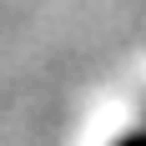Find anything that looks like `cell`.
<instances>
[{"label": "cell", "instance_id": "6da1fadb", "mask_svg": "<svg viewBox=\"0 0 146 146\" xmlns=\"http://www.w3.org/2000/svg\"><path fill=\"white\" fill-rule=\"evenodd\" d=\"M116 146H146V131H136V136H126V141H116Z\"/></svg>", "mask_w": 146, "mask_h": 146}]
</instances>
